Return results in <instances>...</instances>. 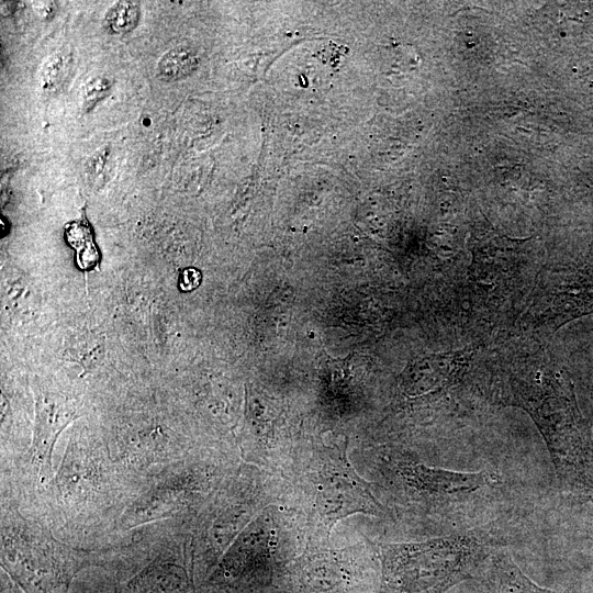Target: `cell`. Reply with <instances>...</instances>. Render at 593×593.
I'll return each mask as SVG.
<instances>
[{
  "label": "cell",
  "instance_id": "obj_1",
  "mask_svg": "<svg viewBox=\"0 0 593 593\" xmlns=\"http://www.w3.org/2000/svg\"><path fill=\"white\" fill-rule=\"evenodd\" d=\"M137 494L105 438L78 432L69 437L51 481L20 511L72 547L100 550L113 547L116 524Z\"/></svg>",
  "mask_w": 593,
  "mask_h": 593
},
{
  "label": "cell",
  "instance_id": "obj_2",
  "mask_svg": "<svg viewBox=\"0 0 593 593\" xmlns=\"http://www.w3.org/2000/svg\"><path fill=\"white\" fill-rule=\"evenodd\" d=\"M491 393L497 404L519 407L533 418L562 490L572 497L592 500L591 438L569 373L539 347L502 360L493 370Z\"/></svg>",
  "mask_w": 593,
  "mask_h": 593
},
{
  "label": "cell",
  "instance_id": "obj_3",
  "mask_svg": "<svg viewBox=\"0 0 593 593\" xmlns=\"http://www.w3.org/2000/svg\"><path fill=\"white\" fill-rule=\"evenodd\" d=\"M101 555L61 541L41 519L1 504L2 567L26 593H67L72 578L98 566Z\"/></svg>",
  "mask_w": 593,
  "mask_h": 593
},
{
  "label": "cell",
  "instance_id": "obj_4",
  "mask_svg": "<svg viewBox=\"0 0 593 593\" xmlns=\"http://www.w3.org/2000/svg\"><path fill=\"white\" fill-rule=\"evenodd\" d=\"M488 535L471 530L424 541L382 544L385 583L396 593H441L469 577L492 546Z\"/></svg>",
  "mask_w": 593,
  "mask_h": 593
},
{
  "label": "cell",
  "instance_id": "obj_5",
  "mask_svg": "<svg viewBox=\"0 0 593 593\" xmlns=\"http://www.w3.org/2000/svg\"><path fill=\"white\" fill-rule=\"evenodd\" d=\"M212 470L191 457L149 478L120 517L113 546L130 533L150 525L172 523L187 528L193 523L212 480Z\"/></svg>",
  "mask_w": 593,
  "mask_h": 593
},
{
  "label": "cell",
  "instance_id": "obj_6",
  "mask_svg": "<svg viewBox=\"0 0 593 593\" xmlns=\"http://www.w3.org/2000/svg\"><path fill=\"white\" fill-rule=\"evenodd\" d=\"M347 441L324 445L312 455L306 473L315 530L328 538L334 525L350 515L383 516L371 485L350 465Z\"/></svg>",
  "mask_w": 593,
  "mask_h": 593
},
{
  "label": "cell",
  "instance_id": "obj_7",
  "mask_svg": "<svg viewBox=\"0 0 593 593\" xmlns=\"http://www.w3.org/2000/svg\"><path fill=\"white\" fill-rule=\"evenodd\" d=\"M396 469L409 488L441 503L463 501L501 482V477L490 470L455 471L412 460L398 461Z\"/></svg>",
  "mask_w": 593,
  "mask_h": 593
},
{
  "label": "cell",
  "instance_id": "obj_8",
  "mask_svg": "<svg viewBox=\"0 0 593 593\" xmlns=\"http://www.w3.org/2000/svg\"><path fill=\"white\" fill-rule=\"evenodd\" d=\"M473 350L436 354L407 365L401 374V389L411 398L435 394L456 384L465 374Z\"/></svg>",
  "mask_w": 593,
  "mask_h": 593
},
{
  "label": "cell",
  "instance_id": "obj_9",
  "mask_svg": "<svg viewBox=\"0 0 593 593\" xmlns=\"http://www.w3.org/2000/svg\"><path fill=\"white\" fill-rule=\"evenodd\" d=\"M493 564L500 593H562L533 582L506 552H496Z\"/></svg>",
  "mask_w": 593,
  "mask_h": 593
},
{
  "label": "cell",
  "instance_id": "obj_10",
  "mask_svg": "<svg viewBox=\"0 0 593 593\" xmlns=\"http://www.w3.org/2000/svg\"><path fill=\"white\" fill-rule=\"evenodd\" d=\"M197 63L195 55L189 48H170L157 61V77L164 81L182 79L195 68Z\"/></svg>",
  "mask_w": 593,
  "mask_h": 593
},
{
  "label": "cell",
  "instance_id": "obj_11",
  "mask_svg": "<svg viewBox=\"0 0 593 593\" xmlns=\"http://www.w3.org/2000/svg\"><path fill=\"white\" fill-rule=\"evenodd\" d=\"M71 58L68 54L56 52L42 64L38 72V86L45 93H52L60 88L69 74Z\"/></svg>",
  "mask_w": 593,
  "mask_h": 593
},
{
  "label": "cell",
  "instance_id": "obj_12",
  "mask_svg": "<svg viewBox=\"0 0 593 593\" xmlns=\"http://www.w3.org/2000/svg\"><path fill=\"white\" fill-rule=\"evenodd\" d=\"M141 9L134 1H118L105 12L104 25L113 34H127L138 24Z\"/></svg>",
  "mask_w": 593,
  "mask_h": 593
},
{
  "label": "cell",
  "instance_id": "obj_13",
  "mask_svg": "<svg viewBox=\"0 0 593 593\" xmlns=\"http://www.w3.org/2000/svg\"><path fill=\"white\" fill-rule=\"evenodd\" d=\"M112 88V79L105 75H98L88 79L80 93V103L83 112L92 110Z\"/></svg>",
  "mask_w": 593,
  "mask_h": 593
},
{
  "label": "cell",
  "instance_id": "obj_14",
  "mask_svg": "<svg viewBox=\"0 0 593 593\" xmlns=\"http://www.w3.org/2000/svg\"><path fill=\"white\" fill-rule=\"evenodd\" d=\"M34 11L42 20H49L54 16L57 5L53 1L34 2Z\"/></svg>",
  "mask_w": 593,
  "mask_h": 593
},
{
  "label": "cell",
  "instance_id": "obj_15",
  "mask_svg": "<svg viewBox=\"0 0 593 593\" xmlns=\"http://www.w3.org/2000/svg\"><path fill=\"white\" fill-rule=\"evenodd\" d=\"M583 525L588 537L593 541V511L586 513Z\"/></svg>",
  "mask_w": 593,
  "mask_h": 593
},
{
  "label": "cell",
  "instance_id": "obj_16",
  "mask_svg": "<svg viewBox=\"0 0 593 593\" xmlns=\"http://www.w3.org/2000/svg\"><path fill=\"white\" fill-rule=\"evenodd\" d=\"M592 398H593V391H592Z\"/></svg>",
  "mask_w": 593,
  "mask_h": 593
}]
</instances>
